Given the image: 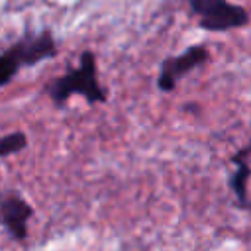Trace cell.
Wrapping results in <instances>:
<instances>
[{
	"mask_svg": "<svg viewBox=\"0 0 251 251\" xmlns=\"http://www.w3.org/2000/svg\"><path fill=\"white\" fill-rule=\"evenodd\" d=\"M75 92L82 94L90 104L106 102V88L100 86L96 80V59L92 51H84L80 55V65L76 69H69L49 88V94L55 104H63Z\"/></svg>",
	"mask_w": 251,
	"mask_h": 251,
	"instance_id": "obj_1",
	"label": "cell"
},
{
	"mask_svg": "<svg viewBox=\"0 0 251 251\" xmlns=\"http://www.w3.org/2000/svg\"><path fill=\"white\" fill-rule=\"evenodd\" d=\"M208 57H210V51H208L204 45H190L182 55L163 61L161 73H159V78H157L159 88L165 90V92L173 90V88L176 86V82H178L186 73H190L192 69H196V67H200L202 63H206Z\"/></svg>",
	"mask_w": 251,
	"mask_h": 251,
	"instance_id": "obj_2",
	"label": "cell"
},
{
	"mask_svg": "<svg viewBox=\"0 0 251 251\" xmlns=\"http://www.w3.org/2000/svg\"><path fill=\"white\" fill-rule=\"evenodd\" d=\"M33 216V208L16 192L0 194V222L12 233L14 239L24 241L27 237V222Z\"/></svg>",
	"mask_w": 251,
	"mask_h": 251,
	"instance_id": "obj_3",
	"label": "cell"
},
{
	"mask_svg": "<svg viewBox=\"0 0 251 251\" xmlns=\"http://www.w3.org/2000/svg\"><path fill=\"white\" fill-rule=\"evenodd\" d=\"M8 53L16 57L20 67H29L35 65L43 59H49L57 53L55 39L51 33H41V35H25L18 43H14Z\"/></svg>",
	"mask_w": 251,
	"mask_h": 251,
	"instance_id": "obj_4",
	"label": "cell"
},
{
	"mask_svg": "<svg viewBox=\"0 0 251 251\" xmlns=\"http://www.w3.org/2000/svg\"><path fill=\"white\" fill-rule=\"evenodd\" d=\"M247 22H249L247 10L237 4H229L227 0L212 8L204 16H200V27L208 31H227V29L241 27Z\"/></svg>",
	"mask_w": 251,
	"mask_h": 251,
	"instance_id": "obj_5",
	"label": "cell"
},
{
	"mask_svg": "<svg viewBox=\"0 0 251 251\" xmlns=\"http://www.w3.org/2000/svg\"><path fill=\"white\" fill-rule=\"evenodd\" d=\"M25 145H27V137H25V133H22V131L8 133V135L0 137V157L18 153V151H22Z\"/></svg>",
	"mask_w": 251,
	"mask_h": 251,
	"instance_id": "obj_6",
	"label": "cell"
},
{
	"mask_svg": "<svg viewBox=\"0 0 251 251\" xmlns=\"http://www.w3.org/2000/svg\"><path fill=\"white\" fill-rule=\"evenodd\" d=\"M18 69H20V63L16 61V57L8 51L2 53L0 55V86L8 84L14 78V75L18 73Z\"/></svg>",
	"mask_w": 251,
	"mask_h": 251,
	"instance_id": "obj_7",
	"label": "cell"
},
{
	"mask_svg": "<svg viewBox=\"0 0 251 251\" xmlns=\"http://www.w3.org/2000/svg\"><path fill=\"white\" fill-rule=\"evenodd\" d=\"M190 2V8L196 16H204L206 12H210L212 8H216L218 4L226 2V0H188Z\"/></svg>",
	"mask_w": 251,
	"mask_h": 251,
	"instance_id": "obj_8",
	"label": "cell"
},
{
	"mask_svg": "<svg viewBox=\"0 0 251 251\" xmlns=\"http://www.w3.org/2000/svg\"><path fill=\"white\" fill-rule=\"evenodd\" d=\"M237 155H239V157H247V155H251V141H249V145H247L245 149H241Z\"/></svg>",
	"mask_w": 251,
	"mask_h": 251,
	"instance_id": "obj_9",
	"label": "cell"
},
{
	"mask_svg": "<svg viewBox=\"0 0 251 251\" xmlns=\"http://www.w3.org/2000/svg\"><path fill=\"white\" fill-rule=\"evenodd\" d=\"M235 157H237V159H249L251 155H247V157H239V155H235Z\"/></svg>",
	"mask_w": 251,
	"mask_h": 251,
	"instance_id": "obj_10",
	"label": "cell"
}]
</instances>
